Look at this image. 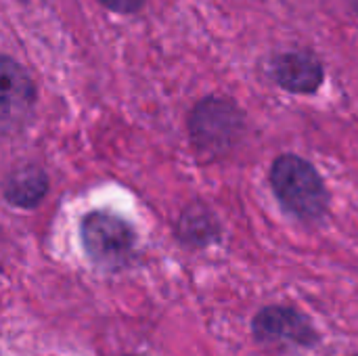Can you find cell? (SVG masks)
Wrapping results in <instances>:
<instances>
[{
    "mask_svg": "<svg viewBox=\"0 0 358 356\" xmlns=\"http://www.w3.org/2000/svg\"><path fill=\"white\" fill-rule=\"evenodd\" d=\"M271 185L281 206L300 220H319L329 206L327 187L317 168L294 155L285 153L273 162Z\"/></svg>",
    "mask_w": 358,
    "mask_h": 356,
    "instance_id": "obj_1",
    "label": "cell"
},
{
    "mask_svg": "<svg viewBox=\"0 0 358 356\" xmlns=\"http://www.w3.org/2000/svg\"><path fill=\"white\" fill-rule=\"evenodd\" d=\"M82 239L88 256L103 269L124 266L134 250L132 229L117 216L92 212L82 222Z\"/></svg>",
    "mask_w": 358,
    "mask_h": 356,
    "instance_id": "obj_2",
    "label": "cell"
},
{
    "mask_svg": "<svg viewBox=\"0 0 358 356\" xmlns=\"http://www.w3.org/2000/svg\"><path fill=\"white\" fill-rule=\"evenodd\" d=\"M243 128V115L231 101L206 99L191 115V132L199 149L227 151L239 138Z\"/></svg>",
    "mask_w": 358,
    "mask_h": 356,
    "instance_id": "obj_3",
    "label": "cell"
},
{
    "mask_svg": "<svg viewBox=\"0 0 358 356\" xmlns=\"http://www.w3.org/2000/svg\"><path fill=\"white\" fill-rule=\"evenodd\" d=\"M36 101V88L29 73L10 57L0 55V132L21 128Z\"/></svg>",
    "mask_w": 358,
    "mask_h": 356,
    "instance_id": "obj_4",
    "label": "cell"
},
{
    "mask_svg": "<svg viewBox=\"0 0 358 356\" xmlns=\"http://www.w3.org/2000/svg\"><path fill=\"white\" fill-rule=\"evenodd\" d=\"M254 338L262 344H296L313 346L317 342V332L313 323L294 308L268 306L262 308L254 319Z\"/></svg>",
    "mask_w": 358,
    "mask_h": 356,
    "instance_id": "obj_5",
    "label": "cell"
},
{
    "mask_svg": "<svg viewBox=\"0 0 358 356\" xmlns=\"http://www.w3.org/2000/svg\"><path fill=\"white\" fill-rule=\"evenodd\" d=\"M271 78L285 90L296 94H310L317 92L325 80V71L321 61L313 52L296 50V52H281L271 59L268 63Z\"/></svg>",
    "mask_w": 358,
    "mask_h": 356,
    "instance_id": "obj_6",
    "label": "cell"
},
{
    "mask_svg": "<svg viewBox=\"0 0 358 356\" xmlns=\"http://www.w3.org/2000/svg\"><path fill=\"white\" fill-rule=\"evenodd\" d=\"M46 176L40 168L27 166V168H19L15 170L4 185V195L13 206H21V208H31L36 206L44 193H46Z\"/></svg>",
    "mask_w": 358,
    "mask_h": 356,
    "instance_id": "obj_7",
    "label": "cell"
},
{
    "mask_svg": "<svg viewBox=\"0 0 358 356\" xmlns=\"http://www.w3.org/2000/svg\"><path fill=\"white\" fill-rule=\"evenodd\" d=\"M101 2L115 13H134L145 4V0H101Z\"/></svg>",
    "mask_w": 358,
    "mask_h": 356,
    "instance_id": "obj_8",
    "label": "cell"
},
{
    "mask_svg": "<svg viewBox=\"0 0 358 356\" xmlns=\"http://www.w3.org/2000/svg\"><path fill=\"white\" fill-rule=\"evenodd\" d=\"M357 356H358V355H357Z\"/></svg>",
    "mask_w": 358,
    "mask_h": 356,
    "instance_id": "obj_9",
    "label": "cell"
}]
</instances>
